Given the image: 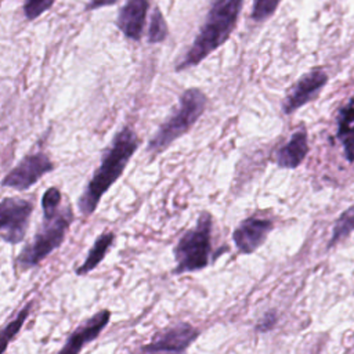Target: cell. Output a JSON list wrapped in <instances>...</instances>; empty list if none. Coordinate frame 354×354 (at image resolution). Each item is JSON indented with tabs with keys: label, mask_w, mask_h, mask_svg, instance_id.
<instances>
[{
	"label": "cell",
	"mask_w": 354,
	"mask_h": 354,
	"mask_svg": "<svg viewBox=\"0 0 354 354\" xmlns=\"http://www.w3.org/2000/svg\"><path fill=\"white\" fill-rule=\"evenodd\" d=\"M55 0H25L24 15L26 19L33 21L53 7Z\"/></svg>",
	"instance_id": "cell-20"
},
{
	"label": "cell",
	"mask_w": 354,
	"mask_h": 354,
	"mask_svg": "<svg viewBox=\"0 0 354 354\" xmlns=\"http://www.w3.org/2000/svg\"><path fill=\"white\" fill-rule=\"evenodd\" d=\"M109 319H111L109 310L104 308L97 311L90 319H87L73 330V333L68 337V340L65 342L62 348L58 351V354H79L87 343L98 337V335L104 330Z\"/></svg>",
	"instance_id": "cell-11"
},
{
	"label": "cell",
	"mask_w": 354,
	"mask_h": 354,
	"mask_svg": "<svg viewBox=\"0 0 354 354\" xmlns=\"http://www.w3.org/2000/svg\"><path fill=\"white\" fill-rule=\"evenodd\" d=\"M308 153V137L304 129L295 131L290 138L275 151V163L281 169L299 167Z\"/></svg>",
	"instance_id": "cell-13"
},
{
	"label": "cell",
	"mask_w": 354,
	"mask_h": 354,
	"mask_svg": "<svg viewBox=\"0 0 354 354\" xmlns=\"http://www.w3.org/2000/svg\"><path fill=\"white\" fill-rule=\"evenodd\" d=\"M328 83V75L322 69H313L304 73L290 88L283 100L282 111L290 115L303 105L315 100L324 86Z\"/></svg>",
	"instance_id": "cell-9"
},
{
	"label": "cell",
	"mask_w": 354,
	"mask_h": 354,
	"mask_svg": "<svg viewBox=\"0 0 354 354\" xmlns=\"http://www.w3.org/2000/svg\"><path fill=\"white\" fill-rule=\"evenodd\" d=\"M212 228L213 217L203 212L199 214L195 225L185 231L174 246L176 267L174 275L203 270L210 263L212 253Z\"/></svg>",
	"instance_id": "cell-4"
},
{
	"label": "cell",
	"mask_w": 354,
	"mask_h": 354,
	"mask_svg": "<svg viewBox=\"0 0 354 354\" xmlns=\"http://www.w3.org/2000/svg\"><path fill=\"white\" fill-rule=\"evenodd\" d=\"M354 232V205L347 207L344 212L340 213L337 220L333 224L332 235L328 242V249L347 238Z\"/></svg>",
	"instance_id": "cell-15"
},
{
	"label": "cell",
	"mask_w": 354,
	"mask_h": 354,
	"mask_svg": "<svg viewBox=\"0 0 354 354\" xmlns=\"http://www.w3.org/2000/svg\"><path fill=\"white\" fill-rule=\"evenodd\" d=\"M33 205L30 201L7 196L0 203V236L4 242L17 245L28 231Z\"/></svg>",
	"instance_id": "cell-6"
},
{
	"label": "cell",
	"mask_w": 354,
	"mask_h": 354,
	"mask_svg": "<svg viewBox=\"0 0 354 354\" xmlns=\"http://www.w3.org/2000/svg\"><path fill=\"white\" fill-rule=\"evenodd\" d=\"M113 241H115V234L112 231H106V232L101 234L95 239L94 245L91 246V249H90L88 254L86 256L84 261L82 263V266H79L75 270V272L77 275H86L88 272H91L104 260V257L108 253L109 248L112 246Z\"/></svg>",
	"instance_id": "cell-14"
},
{
	"label": "cell",
	"mask_w": 354,
	"mask_h": 354,
	"mask_svg": "<svg viewBox=\"0 0 354 354\" xmlns=\"http://www.w3.org/2000/svg\"><path fill=\"white\" fill-rule=\"evenodd\" d=\"M61 192L55 187H50L41 196V209L43 216H53L57 212H59L61 206Z\"/></svg>",
	"instance_id": "cell-19"
},
{
	"label": "cell",
	"mask_w": 354,
	"mask_h": 354,
	"mask_svg": "<svg viewBox=\"0 0 354 354\" xmlns=\"http://www.w3.org/2000/svg\"><path fill=\"white\" fill-rule=\"evenodd\" d=\"M206 104L207 97L201 88H187L178 100L177 109L160 124L158 131L149 140L147 147L148 152L155 156L163 152L177 138L188 133L196 120L202 116Z\"/></svg>",
	"instance_id": "cell-3"
},
{
	"label": "cell",
	"mask_w": 354,
	"mask_h": 354,
	"mask_svg": "<svg viewBox=\"0 0 354 354\" xmlns=\"http://www.w3.org/2000/svg\"><path fill=\"white\" fill-rule=\"evenodd\" d=\"M281 0H254L252 7V19L256 22L266 21L270 18L278 8Z\"/></svg>",
	"instance_id": "cell-18"
},
{
	"label": "cell",
	"mask_w": 354,
	"mask_h": 354,
	"mask_svg": "<svg viewBox=\"0 0 354 354\" xmlns=\"http://www.w3.org/2000/svg\"><path fill=\"white\" fill-rule=\"evenodd\" d=\"M243 0H210V7L191 48L176 65L184 71L201 64L206 57L223 46L236 26Z\"/></svg>",
	"instance_id": "cell-2"
},
{
	"label": "cell",
	"mask_w": 354,
	"mask_h": 354,
	"mask_svg": "<svg viewBox=\"0 0 354 354\" xmlns=\"http://www.w3.org/2000/svg\"><path fill=\"white\" fill-rule=\"evenodd\" d=\"M169 29L167 24L160 12V10L156 7L152 11L151 15V22H149V29H148V41L149 43H162L167 37Z\"/></svg>",
	"instance_id": "cell-16"
},
{
	"label": "cell",
	"mask_w": 354,
	"mask_h": 354,
	"mask_svg": "<svg viewBox=\"0 0 354 354\" xmlns=\"http://www.w3.org/2000/svg\"><path fill=\"white\" fill-rule=\"evenodd\" d=\"M148 8V0H126L116 18L118 29L127 39L140 40L142 36Z\"/></svg>",
	"instance_id": "cell-12"
},
{
	"label": "cell",
	"mask_w": 354,
	"mask_h": 354,
	"mask_svg": "<svg viewBox=\"0 0 354 354\" xmlns=\"http://www.w3.org/2000/svg\"><path fill=\"white\" fill-rule=\"evenodd\" d=\"M119 0H90L86 10H97V8H102V7H106V6H113L116 4Z\"/></svg>",
	"instance_id": "cell-22"
},
{
	"label": "cell",
	"mask_w": 354,
	"mask_h": 354,
	"mask_svg": "<svg viewBox=\"0 0 354 354\" xmlns=\"http://www.w3.org/2000/svg\"><path fill=\"white\" fill-rule=\"evenodd\" d=\"M199 330L187 322H180L173 325L156 336L142 347L144 353H184L199 336Z\"/></svg>",
	"instance_id": "cell-8"
},
{
	"label": "cell",
	"mask_w": 354,
	"mask_h": 354,
	"mask_svg": "<svg viewBox=\"0 0 354 354\" xmlns=\"http://www.w3.org/2000/svg\"><path fill=\"white\" fill-rule=\"evenodd\" d=\"M30 308H32V303H28V304L17 314V317L3 328V332H1V337H3V351L7 348L8 343L14 339V336L21 330L22 325L25 324V321H26V318H28V315H29Z\"/></svg>",
	"instance_id": "cell-17"
},
{
	"label": "cell",
	"mask_w": 354,
	"mask_h": 354,
	"mask_svg": "<svg viewBox=\"0 0 354 354\" xmlns=\"http://www.w3.org/2000/svg\"><path fill=\"white\" fill-rule=\"evenodd\" d=\"M277 322H278V314H277V311H274V310L267 311V313L261 317V319L257 322L256 330H257V332H261V333L268 332V330H271V329L277 325Z\"/></svg>",
	"instance_id": "cell-21"
},
{
	"label": "cell",
	"mask_w": 354,
	"mask_h": 354,
	"mask_svg": "<svg viewBox=\"0 0 354 354\" xmlns=\"http://www.w3.org/2000/svg\"><path fill=\"white\" fill-rule=\"evenodd\" d=\"M272 228L274 223L270 218L252 216L242 220L232 231V241L239 253L249 254L256 252L266 242Z\"/></svg>",
	"instance_id": "cell-10"
},
{
	"label": "cell",
	"mask_w": 354,
	"mask_h": 354,
	"mask_svg": "<svg viewBox=\"0 0 354 354\" xmlns=\"http://www.w3.org/2000/svg\"><path fill=\"white\" fill-rule=\"evenodd\" d=\"M138 145V137L130 126H123L115 134L111 145L102 153L100 166L95 169L77 201L79 212L83 216H90L95 212L104 194L123 174Z\"/></svg>",
	"instance_id": "cell-1"
},
{
	"label": "cell",
	"mask_w": 354,
	"mask_h": 354,
	"mask_svg": "<svg viewBox=\"0 0 354 354\" xmlns=\"http://www.w3.org/2000/svg\"><path fill=\"white\" fill-rule=\"evenodd\" d=\"M54 169V163L44 152H33L24 156L3 178V187L25 191L36 184L44 174Z\"/></svg>",
	"instance_id": "cell-7"
},
{
	"label": "cell",
	"mask_w": 354,
	"mask_h": 354,
	"mask_svg": "<svg viewBox=\"0 0 354 354\" xmlns=\"http://www.w3.org/2000/svg\"><path fill=\"white\" fill-rule=\"evenodd\" d=\"M72 220L73 213L69 206L61 207L59 212L53 216H43V221L37 228L33 241L28 243L15 259L18 268L26 271L37 266L64 242Z\"/></svg>",
	"instance_id": "cell-5"
}]
</instances>
